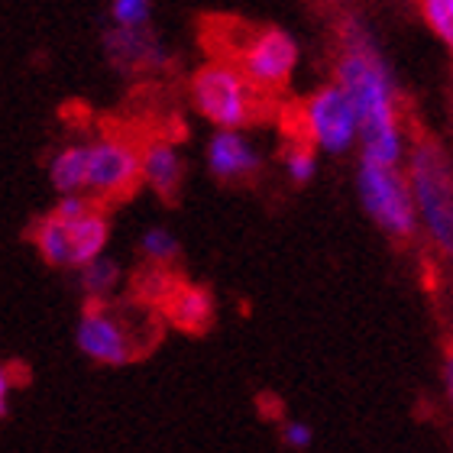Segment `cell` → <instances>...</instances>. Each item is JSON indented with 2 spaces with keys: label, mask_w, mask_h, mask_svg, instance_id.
<instances>
[{
  "label": "cell",
  "mask_w": 453,
  "mask_h": 453,
  "mask_svg": "<svg viewBox=\"0 0 453 453\" xmlns=\"http://www.w3.org/2000/svg\"><path fill=\"white\" fill-rule=\"evenodd\" d=\"M337 88L357 117L363 162L395 169L402 159V130L395 111V78L376 39L357 17L343 23V56L337 62Z\"/></svg>",
  "instance_id": "obj_1"
},
{
  "label": "cell",
  "mask_w": 453,
  "mask_h": 453,
  "mask_svg": "<svg viewBox=\"0 0 453 453\" xmlns=\"http://www.w3.org/2000/svg\"><path fill=\"white\" fill-rule=\"evenodd\" d=\"M415 211H421L427 234L450 253L453 246V195H450V159L434 140H418L411 152V181H408Z\"/></svg>",
  "instance_id": "obj_2"
},
{
  "label": "cell",
  "mask_w": 453,
  "mask_h": 453,
  "mask_svg": "<svg viewBox=\"0 0 453 453\" xmlns=\"http://www.w3.org/2000/svg\"><path fill=\"white\" fill-rule=\"evenodd\" d=\"M191 97L211 123H218L220 130L240 133V127L256 120L259 107V91H256L236 65H208L195 75Z\"/></svg>",
  "instance_id": "obj_3"
},
{
  "label": "cell",
  "mask_w": 453,
  "mask_h": 453,
  "mask_svg": "<svg viewBox=\"0 0 453 453\" xmlns=\"http://www.w3.org/2000/svg\"><path fill=\"white\" fill-rule=\"evenodd\" d=\"M359 201L372 220H376L388 236L408 240L418 226V211L408 191V179L398 169L386 165H369L363 162L357 175Z\"/></svg>",
  "instance_id": "obj_4"
},
{
  "label": "cell",
  "mask_w": 453,
  "mask_h": 453,
  "mask_svg": "<svg viewBox=\"0 0 453 453\" xmlns=\"http://www.w3.org/2000/svg\"><path fill=\"white\" fill-rule=\"evenodd\" d=\"M298 65V42L285 29H256L240 52V75L259 88H282Z\"/></svg>",
  "instance_id": "obj_5"
},
{
  "label": "cell",
  "mask_w": 453,
  "mask_h": 453,
  "mask_svg": "<svg viewBox=\"0 0 453 453\" xmlns=\"http://www.w3.org/2000/svg\"><path fill=\"white\" fill-rule=\"evenodd\" d=\"M304 127H308L311 142H318L331 156L347 152L357 142V117H353L347 97H343V91L337 85L321 88L304 104Z\"/></svg>",
  "instance_id": "obj_6"
},
{
  "label": "cell",
  "mask_w": 453,
  "mask_h": 453,
  "mask_svg": "<svg viewBox=\"0 0 453 453\" xmlns=\"http://www.w3.org/2000/svg\"><path fill=\"white\" fill-rule=\"evenodd\" d=\"M140 179V156L130 142L101 140L88 150V188L101 195H127Z\"/></svg>",
  "instance_id": "obj_7"
},
{
  "label": "cell",
  "mask_w": 453,
  "mask_h": 453,
  "mask_svg": "<svg viewBox=\"0 0 453 453\" xmlns=\"http://www.w3.org/2000/svg\"><path fill=\"white\" fill-rule=\"evenodd\" d=\"M78 347L81 353L97 363H107V366H120L133 357V340L127 337L123 324L117 314H111V308H88L78 321Z\"/></svg>",
  "instance_id": "obj_8"
},
{
  "label": "cell",
  "mask_w": 453,
  "mask_h": 453,
  "mask_svg": "<svg viewBox=\"0 0 453 453\" xmlns=\"http://www.w3.org/2000/svg\"><path fill=\"white\" fill-rule=\"evenodd\" d=\"M208 165L218 179H246L259 169V152L243 133L220 130L208 146Z\"/></svg>",
  "instance_id": "obj_9"
},
{
  "label": "cell",
  "mask_w": 453,
  "mask_h": 453,
  "mask_svg": "<svg viewBox=\"0 0 453 453\" xmlns=\"http://www.w3.org/2000/svg\"><path fill=\"white\" fill-rule=\"evenodd\" d=\"M68 236V265H88L104 253L107 243V220L97 211H88L75 224H65Z\"/></svg>",
  "instance_id": "obj_10"
},
{
  "label": "cell",
  "mask_w": 453,
  "mask_h": 453,
  "mask_svg": "<svg viewBox=\"0 0 453 453\" xmlns=\"http://www.w3.org/2000/svg\"><path fill=\"white\" fill-rule=\"evenodd\" d=\"M107 52L113 56L117 65H162V46L146 33V29H117L107 36Z\"/></svg>",
  "instance_id": "obj_11"
},
{
  "label": "cell",
  "mask_w": 453,
  "mask_h": 453,
  "mask_svg": "<svg viewBox=\"0 0 453 453\" xmlns=\"http://www.w3.org/2000/svg\"><path fill=\"white\" fill-rule=\"evenodd\" d=\"M169 314L185 331H204L214 318V302L198 285H181V288H172L169 295Z\"/></svg>",
  "instance_id": "obj_12"
},
{
  "label": "cell",
  "mask_w": 453,
  "mask_h": 453,
  "mask_svg": "<svg viewBox=\"0 0 453 453\" xmlns=\"http://www.w3.org/2000/svg\"><path fill=\"white\" fill-rule=\"evenodd\" d=\"M140 175L150 181L152 188L159 191V195H175L179 191V181H181V162H179V152L172 150L169 142H152L146 156L140 159Z\"/></svg>",
  "instance_id": "obj_13"
},
{
  "label": "cell",
  "mask_w": 453,
  "mask_h": 453,
  "mask_svg": "<svg viewBox=\"0 0 453 453\" xmlns=\"http://www.w3.org/2000/svg\"><path fill=\"white\" fill-rule=\"evenodd\" d=\"M49 179L62 195H78L81 188H88V146H68L52 159Z\"/></svg>",
  "instance_id": "obj_14"
},
{
  "label": "cell",
  "mask_w": 453,
  "mask_h": 453,
  "mask_svg": "<svg viewBox=\"0 0 453 453\" xmlns=\"http://www.w3.org/2000/svg\"><path fill=\"white\" fill-rule=\"evenodd\" d=\"M36 243L39 253L46 256V263L52 265H68V236H65V224L56 218H46L36 230Z\"/></svg>",
  "instance_id": "obj_15"
},
{
  "label": "cell",
  "mask_w": 453,
  "mask_h": 453,
  "mask_svg": "<svg viewBox=\"0 0 453 453\" xmlns=\"http://www.w3.org/2000/svg\"><path fill=\"white\" fill-rule=\"evenodd\" d=\"M81 269H85V273H81V285H85L95 298H104L107 292H113V285L120 279V265L113 263V259H104V256H97L95 263L81 265Z\"/></svg>",
  "instance_id": "obj_16"
},
{
  "label": "cell",
  "mask_w": 453,
  "mask_h": 453,
  "mask_svg": "<svg viewBox=\"0 0 453 453\" xmlns=\"http://www.w3.org/2000/svg\"><path fill=\"white\" fill-rule=\"evenodd\" d=\"M142 253L150 256L152 263H169V259H175V253H179V240H175V234L172 230H165V226H152V230H146V236H142Z\"/></svg>",
  "instance_id": "obj_17"
},
{
  "label": "cell",
  "mask_w": 453,
  "mask_h": 453,
  "mask_svg": "<svg viewBox=\"0 0 453 453\" xmlns=\"http://www.w3.org/2000/svg\"><path fill=\"white\" fill-rule=\"evenodd\" d=\"M117 29H146L150 27V4L146 0H117L111 7Z\"/></svg>",
  "instance_id": "obj_18"
},
{
  "label": "cell",
  "mask_w": 453,
  "mask_h": 453,
  "mask_svg": "<svg viewBox=\"0 0 453 453\" xmlns=\"http://www.w3.org/2000/svg\"><path fill=\"white\" fill-rule=\"evenodd\" d=\"M285 169H288V179L298 181V185H308L314 179V172H318V162H314V152L311 146H292V150L285 152Z\"/></svg>",
  "instance_id": "obj_19"
},
{
  "label": "cell",
  "mask_w": 453,
  "mask_h": 453,
  "mask_svg": "<svg viewBox=\"0 0 453 453\" xmlns=\"http://www.w3.org/2000/svg\"><path fill=\"white\" fill-rule=\"evenodd\" d=\"M425 19L427 27L434 29L437 39H444L447 46L453 42V4L450 0H427L425 7Z\"/></svg>",
  "instance_id": "obj_20"
},
{
  "label": "cell",
  "mask_w": 453,
  "mask_h": 453,
  "mask_svg": "<svg viewBox=\"0 0 453 453\" xmlns=\"http://www.w3.org/2000/svg\"><path fill=\"white\" fill-rule=\"evenodd\" d=\"M88 211H91V208H88L85 198H78V195H68V198L58 201V208H56V214H52V218L62 220V224H75V220L85 218Z\"/></svg>",
  "instance_id": "obj_21"
},
{
  "label": "cell",
  "mask_w": 453,
  "mask_h": 453,
  "mask_svg": "<svg viewBox=\"0 0 453 453\" xmlns=\"http://www.w3.org/2000/svg\"><path fill=\"white\" fill-rule=\"evenodd\" d=\"M282 441L292 447V450H304V447H311V427L302 425V421H292V425H285Z\"/></svg>",
  "instance_id": "obj_22"
},
{
  "label": "cell",
  "mask_w": 453,
  "mask_h": 453,
  "mask_svg": "<svg viewBox=\"0 0 453 453\" xmlns=\"http://www.w3.org/2000/svg\"><path fill=\"white\" fill-rule=\"evenodd\" d=\"M10 411V372L0 366V418Z\"/></svg>",
  "instance_id": "obj_23"
},
{
  "label": "cell",
  "mask_w": 453,
  "mask_h": 453,
  "mask_svg": "<svg viewBox=\"0 0 453 453\" xmlns=\"http://www.w3.org/2000/svg\"><path fill=\"white\" fill-rule=\"evenodd\" d=\"M444 386H447V392H450V386H453V372H450V357H447V363H444Z\"/></svg>",
  "instance_id": "obj_24"
}]
</instances>
